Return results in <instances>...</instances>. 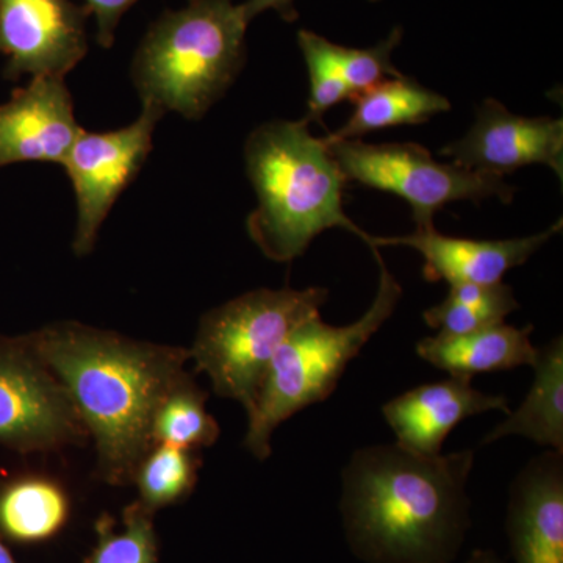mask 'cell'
<instances>
[{"label":"cell","mask_w":563,"mask_h":563,"mask_svg":"<svg viewBox=\"0 0 563 563\" xmlns=\"http://www.w3.org/2000/svg\"><path fill=\"white\" fill-rule=\"evenodd\" d=\"M141 501L144 509H157L179 501L191 490L196 462L190 451L157 444L136 466Z\"/></svg>","instance_id":"23"},{"label":"cell","mask_w":563,"mask_h":563,"mask_svg":"<svg viewBox=\"0 0 563 563\" xmlns=\"http://www.w3.org/2000/svg\"><path fill=\"white\" fill-rule=\"evenodd\" d=\"M165 113L141 103L139 118L110 132L81 129L63 168L76 196L73 250L84 257L95 250L103 222L122 192L135 180L154 150V133Z\"/></svg>","instance_id":"8"},{"label":"cell","mask_w":563,"mask_h":563,"mask_svg":"<svg viewBox=\"0 0 563 563\" xmlns=\"http://www.w3.org/2000/svg\"><path fill=\"white\" fill-rule=\"evenodd\" d=\"M242 9L250 22L266 11H274L285 22H295L299 18L296 0H246L242 3Z\"/></svg>","instance_id":"26"},{"label":"cell","mask_w":563,"mask_h":563,"mask_svg":"<svg viewBox=\"0 0 563 563\" xmlns=\"http://www.w3.org/2000/svg\"><path fill=\"white\" fill-rule=\"evenodd\" d=\"M372 251L379 265V285L361 320L336 328L325 324L318 314L299 324L274 355L254 410L247 415L244 444L255 457L272 454L277 426L335 391L352 358L395 313L402 298L401 285L388 272L380 251Z\"/></svg>","instance_id":"5"},{"label":"cell","mask_w":563,"mask_h":563,"mask_svg":"<svg viewBox=\"0 0 563 563\" xmlns=\"http://www.w3.org/2000/svg\"><path fill=\"white\" fill-rule=\"evenodd\" d=\"M0 563H16L2 543H0Z\"/></svg>","instance_id":"28"},{"label":"cell","mask_w":563,"mask_h":563,"mask_svg":"<svg viewBox=\"0 0 563 563\" xmlns=\"http://www.w3.org/2000/svg\"><path fill=\"white\" fill-rule=\"evenodd\" d=\"M220 428L206 410V395L190 379L166 395L152 422V442L191 451L210 446Z\"/></svg>","instance_id":"22"},{"label":"cell","mask_w":563,"mask_h":563,"mask_svg":"<svg viewBox=\"0 0 563 563\" xmlns=\"http://www.w3.org/2000/svg\"><path fill=\"white\" fill-rule=\"evenodd\" d=\"M466 563H504L501 559L498 558L495 553H492V551H483V550H476L472 554V558L468 559V562Z\"/></svg>","instance_id":"27"},{"label":"cell","mask_w":563,"mask_h":563,"mask_svg":"<svg viewBox=\"0 0 563 563\" xmlns=\"http://www.w3.org/2000/svg\"><path fill=\"white\" fill-rule=\"evenodd\" d=\"M139 0H84V7L96 22V41L103 49H110L117 40L122 16Z\"/></svg>","instance_id":"25"},{"label":"cell","mask_w":563,"mask_h":563,"mask_svg":"<svg viewBox=\"0 0 563 563\" xmlns=\"http://www.w3.org/2000/svg\"><path fill=\"white\" fill-rule=\"evenodd\" d=\"M250 24L235 0H187L163 11L129 69L141 103L201 121L242 74Z\"/></svg>","instance_id":"4"},{"label":"cell","mask_w":563,"mask_h":563,"mask_svg":"<svg viewBox=\"0 0 563 563\" xmlns=\"http://www.w3.org/2000/svg\"><path fill=\"white\" fill-rule=\"evenodd\" d=\"M473 451L415 454L377 444L343 470L344 536L365 563H451L468 532Z\"/></svg>","instance_id":"1"},{"label":"cell","mask_w":563,"mask_h":563,"mask_svg":"<svg viewBox=\"0 0 563 563\" xmlns=\"http://www.w3.org/2000/svg\"><path fill=\"white\" fill-rule=\"evenodd\" d=\"M328 288H258L203 314L190 352L217 395L251 415L266 372L288 335L320 314Z\"/></svg>","instance_id":"6"},{"label":"cell","mask_w":563,"mask_h":563,"mask_svg":"<svg viewBox=\"0 0 563 563\" xmlns=\"http://www.w3.org/2000/svg\"><path fill=\"white\" fill-rule=\"evenodd\" d=\"M80 131L66 77H32L0 103V169L18 163L63 165Z\"/></svg>","instance_id":"12"},{"label":"cell","mask_w":563,"mask_h":563,"mask_svg":"<svg viewBox=\"0 0 563 563\" xmlns=\"http://www.w3.org/2000/svg\"><path fill=\"white\" fill-rule=\"evenodd\" d=\"M474 172L504 177L529 165H544L563 177V121L514 114L496 99H485L463 139L439 151Z\"/></svg>","instance_id":"11"},{"label":"cell","mask_w":563,"mask_h":563,"mask_svg":"<svg viewBox=\"0 0 563 563\" xmlns=\"http://www.w3.org/2000/svg\"><path fill=\"white\" fill-rule=\"evenodd\" d=\"M532 332V324L515 328L501 322L463 335L439 333L418 342L417 354L450 376L507 372L536 362L539 347L531 342Z\"/></svg>","instance_id":"16"},{"label":"cell","mask_w":563,"mask_h":563,"mask_svg":"<svg viewBox=\"0 0 563 563\" xmlns=\"http://www.w3.org/2000/svg\"><path fill=\"white\" fill-rule=\"evenodd\" d=\"M68 518L62 488L41 477H29L0 493V529L18 542L49 539Z\"/></svg>","instance_id":"20"},{"label":"cell","mask_w":563,"mask_h":563,"mask_svg":"<svg viewBox=\"0 0 563 563\" xmlns=\"http://www.w3.org/2000/svg\"><path fill=\"white\" fill-rule=\"evenodd\" d=\"M473 377L450 376L396 396L383 407L385 421L396 435V444L415 454H442L444 440L466 418L499 410L510 413L501 395L476 390Z\"/></svg>","instance_id":"14"},{"label":"cell","mask_w":563,"mask_h":563,"mask_svg":"<svg viewBox=\"0 0 563 563\" xmlns=\"http://www.w3.org/2000/svg\"><path fill=\"white\" fill-rule=\"evenodd\" d=\"M507 536L515 563H563V453L547 451L518 474Z\"/></svg>","instance_id":"15"},{"label":"cell","mask_w":563,"mask_h":563,"mask_svg":"<svg viewBox=\"0 0 563 563\" xmlns=\"http://www.w3.org/2000/svg\"><path fill=\"white\" fill-rule=\"evenodd\" d=\"M562 231V220L536 235L510 240H472L443 235L433 225L415 228L413 233L399 236H369L368 246H406L417 251L424 261L426 279L444 280L450 285H492L503 282L504 274L525 265L540 247Z\"/></svg>","instance_id":"13"},{"label":"cell","mask_w":563,"mask_h":563,"mask_svg":"<svg viewBox=\"0 0 563 563\" xmlns=\"http://www.w3.org/2000/svg\"><path fill=\"white\" fill-rule=\"evenodd\" d=\"M324 140L346 181L398 196L412 209L417 228L433 225L437 211L448 203L490 198L509 203L517 192L504 177L437 162L421 144Z\"/></svg>","instance_id":"7"},{"label":"cell","mask_w":563,"mask_h":563,"mask_svg":"<svg viewBox=\"0 0 563 563\" xmlns=\"http://www.w3.org/2000/svg\"><path fill=\"white\" fill-rule=\"evenodd\" d=\"M351 101L354 111L350 120L325 139L362 140L366 133L384 129L424 124L437 114L451 110L450 99L406 76L380 81Z\"/></svg>","instance_id":"18"},{"label":"cell","mask_w":563,"mask_h":563,"mask_svg":"<svg viewBox=\"0 0 563 563\" xmlns=\"http://www.w3.org/2000/svg\"><path fill=\"white\" fill-rule=\"evenodd\" d=\"M88 16L73 0H0L3 79L68 76L90 49Z\"/></svg>","instance_id":"10"},{"label":"cell","mask_w":563,"mask_h":563,"mask_svg":"<svg viewBox=\"0 0 563 563\" xmlns=\"http://www.w3.org/2000/svg\"><path fill=\"white\" fill-rule=\"evenodd\" d=\"M80 424L68 393L27 340L0 342V443L57 446L76 439Z\"/></svg>","instance_id":"9"},{"label":"cell","mask_w":563,"mask_h":563,"mask_svg":"<svg viewBox=\"0 0 563 563\" xmlns=\"http://www.w3.org/2000/svg\"><path fill=\"white\" fill-rule=\"evenodd\" d=\"M533 368V383L525 401L515 412L507 413L483 440L498 442L510 435L532 440L540 446L563 453V340L558 336L539 347Z\"/></svg>","instance_id":"17"},{"label":"cell","mask_w":563,"mask_h":563,"mask_svg":"<svg viewBox=\"0 0 563 563\" xmlns=\"http://www.w3.org/2000/svg\"><path fill=\"white\" fill-rule=\"evenodd\" d=\"M243 157L257 196L246 231L269 261H296L329 229H344L368 243L372 235L344 213L346 179L325 140L310 132L309 122L258 125L244 141Z\"/></svg>","instance_id":"3"},{"label":"cell","mask_w":563,"mask_h":563,"mask_svg":"<svg viewBox=\"0 0 563 563\" xmlns=\"http://www.w3.org/2000/svg\"><path fill=\"white\" fill-rule=\"evenodd\" d=\"M98 547L91 563H155V537L143 506H132L124 515V529L113 532L109 518L98 525Z\"/></svg>","instance_id":"24"},{"label":"cell","mask_w":563,"mask_h":563,"mask_svg":"<svg viewBox=\"0 0 563 563\" xmlns=\"http://www.w3.org/2000/svg\"><path fill=\"white\" fill-rule=\"evenodd\" d=\"M520 309L512 287L498 284L450 285L442 302L422 313L426 324L443 335H463L501 324L510 313Z\"/></svg>","instance_id":"21"},{"label":"cell","mask_w":563,"mask_h":563,"mask_svg":"<svg viewBox=\"0 0 563 563\" xmlns=\"http://www.w3.org/2000/svg\"><path fill=\"white\" fill-rule=\"evenodd\" d=\"M368 2H379V0H368Z\"/></svg>","instance_id":"29"},{"label":"cell","mask_w":563,"mask_h":563,"mask_svg":"<svg viewBox=\"0 0 563 563\" xmlns=\"http://www.w3.org/2000/svg\"><path fill=\"white\" fill-rule=\"evenodd\" d=\"M402 36V27L398 25L376 46L354 49L301 29L298 32V46L303 58H314L335 74L346 85L352 99L380 81L402 76L401 70L393 65V54L401 44Z\"/></svg>","instance_id":"19"},{"label":"cell","mask_w":563,"mask_h":563,"mask_svg":"<svg viewBox=\"0 0 563 563\" xmlns=\"http://www.w3.org/2000/svg\"><path fill=\"white\" fill-rule=\"evenodd\" d=\"M68 393L98 446L103 477L131 479L150 451L155 412L187 379L190 352L132 342L81 324H58L27 339Z\"/></svg>","instance_id":"2"}]
</instances>
